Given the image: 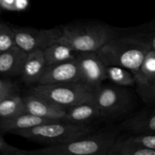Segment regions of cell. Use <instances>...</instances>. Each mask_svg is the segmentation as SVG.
Instances as JSON below:
<instances>
[{
  "label": "cell",
  "instance_id": "cell-19",
  "mask_svg": "<svg viewBox=\"0 0 155 155\" xmlns=\"http://www.w3.org/2000/svg\"><path fill=\"white\" fill-rule=\"evenodd\" d=\"M107 80L112 83L125 87L136 86V80L133 72L120 66H106Z\"/></svg>",
  "mask_w": 155,
  "mask_h": 155
},
{
  "label": "cell",
  "instance_id": "cell-3",
  "mask_svg": "<svg viewBox=\"0 0 155 155\" xmlns=\"http://www.w3.org/2000/svg\"><path fill=\"white\" fill-rule=\"evenodd\" d=\"M120 136L118 129H104L55 146L30 151V155H107Z\"/></svg>",
  "mask_w": 155,
  "mask_h": 155
},
{
  "label": "cell",
  "instance_id": "cell-12",
  "mask_svg": "<svg viewBox=\"0 0 155 155\" xmlns=\"http://www.w3.org/2000/svg\"><path fill=\"white\" fill-rule=\"evenodd\" d=\"M121 130L133 134H155V107L140 110L122 123Z\"/></svg>",
  "mask_w": 155,
  "mask_h": 155
},
{
  "label": "cell",
  "instance_id": "cell-24",
  "mask_svg": "<svg viewBox=\"0 0 155 155\" xmlns=\"http://www.w3.org/2000/svg\"><path fill=\"white\" fill-rule=\"evenodd\" d=\"M18 94L20 93L18 84L10 78L2 77L0 80V101Z\"/></svg>",
  "mask_w": 155,
  "mask_h": 155
},
{
  "label": "cell",
  "instance_id": "cell-8",
  "mask_svg": "<svg viewBox=\"0 0 155 155\" xmlns=\"http://www.w3.org/2000/svg\"><path fill=\"white\" fill-rule=\"evenodd\" d=\"M77 60L83 82L98 89L107 80L106 65L97 51L78 52Z\"/></svg>",
  "mask_w": 155,
  "mask_h": 155
},
{
  "label": "cell",
  "instance_id": "cell-1",
  "mask_svg": "<svg viewBox=\"0 0 155 155\" xmlns=\"http://www.w3.org/2000/svg\"><path fill=\"white\" fill-rule=\"evenodd\" d=\"M147 42L123 29L119 36L101 47L97 52L106 66H120L129 70L136 77L148 51Z\"/></svg>",
  "mask_w": 155,
  "mask_h": 155
},
{
  "label": "cell",
  "instance_id": "cell-17",
  "mask_svg": "<svg viewBox=\"0 0 155 155\" xmlns=\"http://www.w3.org/2000/svg\"><path fill=\"white\" fill-rule=\"evenodd\" d=\"M46 66L74 60L77 58V51L68 45L56 42L43 50Z\"/></svg>",
  "mask_w": 155,
  "mask_h": 155
},
{
  "label": "cell",
  "instance_id": "cell-18",
  "mask_svg": "<svg viewBox=\"0 0 155 155\" xmlns=\"http://www.w3.org/2000/svg\"><path fill=\"white\" fill-rule=\"evenodd\" d=\"M27 113L23 96L20 94L0 101V119H8Z\"/></svg>",
  "mask_w": 155,
  "mask_h": 155
},
{
  "label": "cell",
  "instance_id": "cell-21",
  "mask_svg": "<svg viewBox=\"0 0 155 155\" xmlns=\"http://www.w3.org/2000/svg\"><path fill=\"white\" fill-rule=\"evenodd\" d=\"M129 33H131L140 38L149 45L151 50H155V21L144 24L139 27L127 30Z\"/></svg>",
  "mask_w": 155,
  "mask_h": 155
},
{
  "label": "cell",
  "instance_id": "cell-5",
  "mask_svg": "<svg viewBox=\"0 0 155 155\" xmlns=\"http://www.w3.org/2000/svg\"><path fill=\"white\" fill-rule=\"evenodd\" d=\"M96 90V88L83 81L37 84L30 89V92L45 97L66 109L83 103L95 101Z\"/></svg>",
  "mask_w": 155,
  "mask_h": 155
},
{
  "label": "cell",
  "instance_id": "cell-2",
  "mask_svg": "<svg viewBox=\"0 0 155 155\" xmlns=\"http://www.w3.org/2000/svg\"><path fill=\"white\" fill-rule=\"evenodd\" d=\"M62 36L58 42L77 52L98 51L122 30L98 21H79L61 26Z\"/></svg>",
  "mask_w": 155,
  "mask_h": 155
},
{
  "label": "cell",
  "instance_id": "cell-26",
  "mask_svg": "<svg viewBox=\"0 0 155 155\" xmlns=\"http://www.w3.org/2000/svg\"><path fill=\"white\" fill-rule=\"evenodd\" d=\"M0 153L2 155H30V151L21 149L8 144L2 136H0Z\"/></svg>",
  "mask_w": 155,
  "mask_h": 155
},
{
  "label": "cell",
  "instance_id": "cell-4",
  "mask_svg": "<svg viewBox=\"0 0 155 155\" xmlns=\"http://www.w3.org/2000/svg\"><path fill=\"white\" fill-rule=\"evenodd\" d=\"M93 132L95 128L92 125H78L64 120H55L13 133L46 146H55L66 144Z\"/></svg>",
  "mask_w": 155,
  "mask_h": 155
},
{
  "label": "cell",
  "instance_id": "cell-25",
  "mask_svg": "<svg viewBox=\"0 0 155 155\" xmlns=\"http://www.w3.org/2000/svg\"><path fill=\"white\" fill-rule=\"evenodd\" d=\"M129 137L136 143L155 149V134H133Z\"/></svg>",
  "mask_w": 155,
  "mask_h": 155
},
{
  "label": "cell",
  "instance_id": "cell-20",
  "mask_svg": "<svg viewBox=\"0 0 155 155\" xmlns=\"http://www.w3.org/2000/svg\"><path fill=\"white\" fill-rule=\"evenodd\" d=\"M136 84L155 81V50H150L145 56L136 77Z\"/></svg>",
  "mask_w": 155,
  "mask_h": 155
},
{
  "label": "cell",
  "instance_id": "cell-23",
  "mask_svg": "<svg viewBox=\"0 0 155 155\" xmlns=\"http://www.w3.org/2000/svg\"><path fill=\"white\" fill-rule=\"evenodd\" d=\"M136 91L145 104H155V81L137 83Z\"/></svg>",
  "mask_w": 155,
  "mask_h": 155
},
{
  "label": "cell",
  "instance_id": "cell-22",
  "mask_svg": "<svg viewBox=\"0 0 155 155\" xmlns=\"http://www.w3.org/2000/svg\"><path fill=\"white\" fill-rule=\"evenodd\" d=\"M16 45H18L13 27L2 21L0 24V53L8 51Z\"/></svg>",
  "mask_w": 155,
  "mask_h": 155
},
{
  "label": "cell",
  "instance_id": "cell-15",
  "mask_svg": "<svg viewBox=\"0 0 155 155\" xmlns=\"http://www.w3.org/2000/svg\"><path fill=\"white\" fill-rule=\"evenodd\" d=\"M52 121H55V120L46 119L30 113H24L8 119H0V131L2 133H13L15 131L33 128Z\"/></svg>",
  "mask_w": 155,
  "mask_h": 155
},
{
  "label": "cell",
  "instance_id": "cell-7",
  "mask_svg": "<svg viewBox=\"0 0 155 155\" xmlns=\"http://www.w3.org/2000/svg\"><path fill=\"white\" fill-rule=\"evenodd\" d=\"M17 45L30 53L36 50H45L59 41L62 36L61 27L50 29H38L28 27L12 26Z\"/></svg>",
  "mask_w": 155,
  "mask_h": 155
},
{
  "label": "cell",
  "instance_id": "cell-11",
  "mask_svg": "<svg viewBox=\"0 0 155 155\" xmlns=\"http://www.w3.org/2000/svg\"><path fill=\"white\" fill-rule=\"evenodd\" d=\"M28 52L16 45L0 53V73L2 77H21Z\"/></svg>",
  "mask_w": 155,
  "mask_h": 155
},
{
  "label": "cell",
  "instance_id": "cell-27",
  "mask_svg": "<svg viewBox=\"0 0 155 155\" xmlns=\"http://www.w3.org/2000/svg\"><path fill=\"white\" fill-rule=\"evenodd\" d=\"M28 4V0H0L2 8L7 11L24 10Z\"/></svg>",
  "mask_w": 155,
  "mask_h": 155
},
{
  "label": "cell",
  "instance_id": "cell-13",
  "mask_svg": "<svg viewBox=\"0 0 155 155\" xmlns=\"http://www.w3.org/2000/svg\"><path fill=\"white\" fill-rule=\"evenodd\" d=\"M99 120H101V113L96 101H95L68 108L64 120L78 125L89 126Z\"/></svg>",
  "mask_w": 155,
  "mask_h": 155
},
{
  "label": "cell",
  "instance_id": "cell-14",
  "mask_svg": "<svg viewBox=\"0 0 155 155\" xmlns=\"http://www.w3.org/2000/svg\"><path fill=\"white\" fill-rule=\"evenodd\" d=\"M46 68L45 57L42 50H36L28 53L27 61L21 78L26 85L39 83Z\"/></svg>",
  "mask_w": 155,
  "mask_h": 155
},
{
  "label": "cell",
  "instance_id": "cell-9",
  "mask_svg": "<svg viewBox=\"0 0 155 155\" xmlns=\"http://www.w3.org/2000/svg\"><path fill=\"white\" fill-rule=\"evenodd\" d=\"M79 81H82V75L76 58L74 60L46 66L38 84H58Z\"/></svg>",
  "mask_w": 155,
  "mask_h": 155
},
{
  "label": "cell",
  "instance_id": "cell-10",
  "mask_svg": "<svg viewBox=\"0 0 155 155\" xmlns=\"http://www.w3.org/2000/svg\"><path fill=\"white\" fill-rule=\"evenodd\" d=\"M27 113L46 118V119L64 120L68 109L55 104L43 96L29 91L23 96Z\"/></svg>",
  "mask_w": 155,
  "mask_h": 155
},
{
  "label": "cell",
  "instance_id": "cell-6",
  "mask_svg": "<svg viewBox=\"0 0 155 155\" xmlns=\"http://www.w3.org/2000/svg\"><path fill=\"white\" fill-rule=\"evenodd\" d=\"M129 87L101 84L96 90L97 104L101 120H114L127 114L134 106V96Z\"/></svg>",
  "mask_w": 155,
  "mask_h": 155
},
{
  "label": "cell",
  "instance_id": "cell-16",
  "mask_svg": "<svg viewBox=\"0 0 155 155\" xmlns=\"http://www.w3.org/2000/svg\"><path fill=\"white\" fill-rule=\"evenodd\" d=\"M107 155H155V149L136 143L129 136H120Z\"/></svg>",
  "mask_w": 155,
  "mask_h": 155
}]
</instances>
